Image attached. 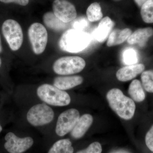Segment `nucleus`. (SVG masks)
Listing matches in <instances>:
<instances>
[{
	"label": "nucleus",
	"mask_w": 153,
	"mask_h": 153,
	"mask_svg": "<svg viewBox=\"0 0 153 153\" xmlns=\"http://www.w3.org/2000/svg\"><path fill=\"white\" fill-rule=\"evenodd\" d=\"M106 98L111 109L121 118L131 119L135 111L134 102L123 94L120 89L113 88L106 94Z\"/></svg>",
	"instance_id": "nucleus-1"
},
{
	"label": "nucleus",
	"mask_w": 153,
	"mask_h": 153,
	"mask_svg": "<svg viewBox=\"0 0 153 153\" xmlns=\"http://www.w3.org/2000/svg\"><path fill=\"white\" fill-rule=\"evenodd\" d=\"M90 41V36L88 33L81 30L69 29L61 36L59 46L63 51L76 53L85 49Z\"/></svg>",
	"instance_id": "nucleus-2"
},
{
	"label": "nucleus",
	"mask_w": 153,
	"mask_h": 153,
	"mask_svg": "<svg viewBox=\"0 0 153 153\" xmlns=\"http://www.w3.org/2000/svg\"><path fill=\"white\" fill-rule=\"evenodd\" d=\"M37 94L42 101L52 106H66L71 102L69 94L54 85L49 84L41 85L38 87Z\"/></svg>",
	"instance_id": "nucleus-3"
},
{
	"label": "nucleus",
	"mask_w": 153,
	"mask_h": 153,
	"mask_svg": "<svg viewBox=\"0 0 153 153\" xmlns=\"http://www.w3.org/2000/svg\"><path fill=\"white\" fill-rule=\"evenodd\" d=\"M85 66V60L78 56L60 57L53 66L54 72L59 75H69L79 73Z\"/></svg>",
	"instance_id": "nucleus-4"
},
{
	"label": "nucleus",
	"mask_w": 153,
	"mask_h": 153,
	"mask_svg": "<svg viewBox=\"0 0 153 153\" xmlns=\"http://www.w3.org/2000/svg\"><path fill=\"white\" fill-rule=\"evenodd\" d=\"M2 32L9 47L13 51L19 50L23 42V33L19 23L13 19H8L4 22Z\"/></svg>",
	"instance_id": "nucleus-5"
},
{
	"label": "nucleus",
	"mask_w": 153,
	"mask_h": 153,
	"mask_svg": "<svg viewBox=\"0 0 153 153\" xmlns=\"http://www.w3.org/2000/svg\"><path fill=\"white\" fill-rule=\"evenodd\" d=\"M54 111L49 105L41 103L31 108L27 115L28 122L34 126H39L50 123L54 117Z\"/></svg>",
	"instance_id": "nucleus-6"
},
{
	"label": "nucleus",
	"mask_w": 153,
	"mask_h": 153,
	"mask_svg": "<svg viewBox=\"0 0 153 153\" xmlns=\"http://www.w3.org/2000/svg\"><path fill=\"white\" fill-rule=\"evenodd\" d=\"M28 33L33 52L36 55L42 54L48 42V33L46 28L40 23H33L28 29Z\"/></svg>",
	"instance_id": "nucleus-7"
},
{
	"label": "nucleus",
	"mask_w": 153,
	"mask_h": 153,
	"mask_svg": "<svg viewBox=\"0 0 153 153\" xmlns=\"http://www.w3.org/2000/svg\"><path fill=\"white\" fill-rule=\"evenodd\" d=\"M79 117V111L74 108L67 110L60 114L56 124V134L59 136L63 137L71 131Z\"/></svg>",
	"instance_id": "nucleus-8"
},
{
	"label": "nucleus",
	"mask_w": 153,
	"mask_h": 153,
	"mask_svg": "<svg viewBox=\"0 0 153 153\" xmlns=\"http://www.w3.org/2000/svg\"><path fill=\"white\" fill-rule=\"evenodd\" d=\"M4 147L10 153H23L32 147L34 143L32 138H20L12 132H9L5 137Z\"/></svg>",
	"instance_id": "nucleus-9"
},
{
	"label": "nucleus",
	"mask_w": 153,
	"mask_h": 153,
	"mask_svg": "<svg viewBox=\"0 0 153 153\" xmlns=\"http://www.w3.org/2000/svg\"><path fill=\"white\" fill-rule=\"evenodd\" d=\"M52 9L55 16L64 23L73 21L77 15L74 5L66 0H55Z\"/></svg>",
	"instance_id": "nucleus-10"
},
{
	"label": "nucleus",
	"mask_w": 153,
	"mask_h": 153,
	"mask_svg": "<svg viewBox=\"0 0 153 153\" xmlns=\"http://www.w3.org/2000/svg\"><path fill=\"white\" fill-rule=\"evenodd\" d=\"M144 69V65L142 63L128 65L118 70L116 73L117 78L122 82L128 81L142 73Z\"/></svg>",
	"instance_id": "nucleus-11"
},
{
	"label": "nucleus",
	"mask_w": 153,
	"mask_h": 153,
	"mask_svg": "<svg viewBox=\"0 0 153 153\" xmlns=\"http://www.w3.org/2000/svg\"><path fill=\"white\" fill-rule=\"evenodd\" d=\"M93 117L91 114H84L79 117L78 121L71 130V135L72 137L77 139L82 137L93 123Z\"/></svg>",
	"instance_id": "nucleus-12"
},
{
	"label": "nucleus",
	"mask_w": 153,
	"mask_h": 153,
	"mask_svg": "<svg viewBox=\"0 0 153 153\" xmlns=\"http://www.w3.org/2000/svg\"><path fill=\"white\" fill-rule=\"evenodd\" d=\"M83 80L82 76L77 75L57 76L54 79L53 85L60 90L64 91L80 85L83 82Z\"/></svg>",
	"instance_id": "nucleus-13"
},
{
	"label": "nucleus",
	"mask_w": 153,
	"mask_h": 153,
	"mask_svg": "<svg viewBox=\"0 0 153 153\" xmlns=\"http://www.w3.org/2000/svg\"><path fill=\"white\" fill-rule=\"evenodd\" d=\"M114 25L113 22L109 17H105L102 19L94 34L96 40L99 42L105 41L113 27Z\"/></svg>",
	"instance_id": "nucleus-14"
},
{
	"label": "nucleus",
	"mask_w": 153,
	"mask_h": 153,
	"mask_svg": "<svg viewBox=\"0 0 153 153\" xmlns=\"http://www.w3.org/2000/svg\"><path fill=\"white\" fill-rule=\"evenodd\" d=\"M153 35V29L151 27L142 28L136 30L127 39V42L131 45L138 44L143 46L148 39Z\"/></svg>",
	"instance_id": "nucleus-15"
},
{
	"label": "nucleus",
	"mask_w": 153,
	"mask_h": 153,
	"mask_svg": "<svg viewBox=\"0 0 153 153\" xmlns=\"http://www.w3.org/2000/svg\"><path fill=\"white\" fill-rule=\"evenodd\" d=\"M131 34V30L128 28L121 30H115L109 35L107 45L111 47L122 44L128 39Z\"/></svg>",
	"instance_id": "nucleus-16"
},
{
	"label": "nucleus",
	"mask_w": 153,
	"mask_h": 153,
	"mask_svg": "<svg viewBox=\"0 0 153 153\" xmlns=\"http://www.w3.org/2000/svg\"><path fill=\"white\" fill-rule=\"evenodd\" d=\"M43 21L47 27L57 32L64 30L67 26V23L62 22L51 12H47L44 14Z\"/></svg>",
	"instance_id": "nucleus-17"
},
{
	"label": "nucleus",
	"mask_w": 153,
	"mask_h": 153,
	"mask_svg": "<svg viewBox=\"0 0 153 153\" xmlns=\"http://www.w3.org/2000/svg\"><path fill=\"white\" fill-rule=\"evenodd\" d=\"M128 94L132 99L137 102L143 101L146 97L141 82L138 79H134L131 83Z\"/></svg>",
	"instance_id": "nucleus-18"
},
{
	"label": "nucleus",
	"mask_w": 153,
	"mask_h": 153,
	"mask_svg": "<svg viewBox=\"0 0 153 153\" xmlns=\"http://www.w3.org/2000/svg\"><path fill=\"white\" fill-rule=\"evenodd\" d=\"M74 148L70 140H60L55 142L48 153H73Z\"/></svg>",
	"instance_id": "nucleus-19"
},
{
	"label": "nucleus",
	"mask_w": 153,
	"mask_h": 153,
	"mask_svg": "<svg viewBox=\"0 0 153 153\" xmlns=\"http://www.w3.org/2000/svg\"><path fill=\"white\" fill-rule=\"evenodd\" d=\"M86 15L90 22H95L100 20L103 16L100 5L97 2L91 4L87 8Z\"/></svg>",
	"instance_id": "nucleus-20"
},
{
	"label": "nucleus",
	"mask_w": 153,
	"mask_h": 153,
	"mask_svg": "<svg viewBox=\"0 0 153 153\" xmlns=\"http://www.w3.org/2000/svg\"><path fill=\"white\" fill-rule=\"evenodd\" d=\"M140 13L146 23H153V0H147L141 7Z\"/></svg>",
	"instance_id": "nucleus-21"
},
{
	"label": "nucleus",
	"mask_w": 153,
	"mask_h": 153,
	"mask_svg": "<svg viewBox=\"0 0 153 153\" xmlns=\"http://www.w3.org/2000/svg\"><path fill=\"white\" fill-rule=\"evenodd\" d=\"M142 82L145 90L150 93H153V72L146 71L142 73Z\"/></svg>",
	"instance_id": "nucleus-22"
},
{
	"label": "nucleus",
	"mask_w": 153,
	"mask_h": 153,
	"mask_svg": "<svg viewBox=\"0 0 153 153\" xmlns=\"http://www.w3.org/2000/svg\"><path fill=\"white\" fill-rule=\"evenodd\" d=\"M123 60L126 64L128 65L136 64L138 62L137 55L133 49H128L123 52Z\"/></svg>",
	"instance_id": "nucleus-23"
},
{
	"label": "nucleus",
	"mask_w": 153,
	"mask_h": 153,
	"mask_svg": "<svg viewBox=\"0 0 153 153\" xmlns=\"http://www.w3.org/2000/svg\"><path fill=\"white\" fill-rule=\"evenodd\" d=\"M102 151L101 145L98 142L91 144L86 149L78 151L76 153H101Z\"/></svg>",
	"instance_id": "nucleus-24"
},
{
	"label": "nucleus",
	"mask_w": 153,
	"mask_h": 153,
	"mask_svg": "<svg viewBox=\"0 0 153 153\" xmlns=\"http://www.w3.org/2000/svg\"><path fill=\"white\" fill-rule=\"evenodd\" d=\"M87 25L88 22L85 18H79L74 22L73 27L74 29L82 31L87 27Z\"/></svg>",
	"instance_id": "nucleus-25"
},
{
	"label": "nucleus",
	"mask_w": 153,
	"mask_h": 153,
	"mask_svg": "<svg viewBox=\"0 0 153 153\" xmlns=\"http://www.w3.org/2000/svg\"><path fill=\"white\" fill-rule=\"evenodd\" d=\"M145 141L149 149L153 152V126L146 135Z\"/></svg>",
	"instance_id": "nucleus-26"
},
{
	"label": "nucleus",
	"mask_w": 153,
	"mask_h": 153,
	"mask_svg": "<svg viewBox=\"0 0 153 153\" xmlns=\"http://www.w3.org/2000/svg\"><path fill=\"white\" fill-rule=\"evenodd\" d=\"M1 2L8 4L13 3L21 6H26L29 2V0H0Z\"/></svg>",
	"instance_id": "nucleus-27"
},
{
	"label": "nucleus",
	"mask_w": 153,
	"mask_h": 153,
	"mask_svg": "<svg viewBox=\"0 0 153 153\" xmlns=\"http://www.w3.org/2000/svg\"><path fill=\"white\" fill-rule=\"evenodd\" d=\"M147 0H134L135 2L138 6L140 7H141L143 4L144 3L146 2Z\"/></svg>",
	"instance_id": "nucleus-28"
},
{
	"label": "nucleus",
	"mask_w": 153,
	"mask_h": 153,
	"mask_svg": "<svg viewBox=\"0 0 153 153\" xmlns=\"http://www.w3.org/2000/svg\"><path fill=\"white\" fill-rule=\"evenodd\" d=\"M2 51V46L1 41V36H0V53Z\"/></svg>",
	"instance_id": "nucleus-29"
},
{
	"label": "nucleus",
	"mask_w": 153,
	"mask_h": 153,
	"mask_svg": "<svg viewBox=\"0 0 153 153\" xmlns=\"http://www.w3.org/2000/svg\"><path fill=\"white\" fill-rule=\"evenodd\" d=\"M2 130V128L1 126V124H0V133L1 132Z\"/></svg>",
	"instance_id": "nucleus-30"
},
{
	"label": "nucleus",
	"mask_w": 153,
	"mask_h": 153,
	"mask_svg": "<svg viewBox=\"0 0 153 153\" xmlns=\"http://www.w3.org/2000/svg\"><path fill=\"white\" fill-rule=\"evenodd\" d=\"M1 58H0V67H1Z\"/></svg>",
	"instance_id": "nucleus-31"
},
{
	"label": "nucleus",
	"mask_w": 153,
	"mask_h": 153,
	"mask_svg": "<svg viewBox=\"0 0 153 153\" xmlns=\"http://www.w3.org/2000/svg\"><path fill=\"white\" fill-rule=\"evenodd\" d=\"M117 1H118V0H117Z\"/></svg>",
	"instance_id": "nucleus-32"
}]
</instances>
